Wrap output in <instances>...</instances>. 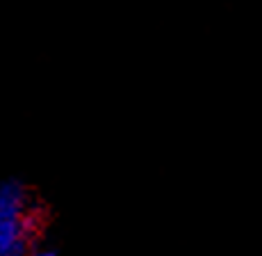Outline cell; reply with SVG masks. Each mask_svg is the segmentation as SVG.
<instances>
[{"instance_id":"obj_1","label":"cell","mask_w":262,"mask_h":256,"mask_svg":"<svg viewBox=\"0 0 262 256\" xmlns=\"http://www.w3.org/2000/svg\"><path fill=\"white\" fill-rule=\"evenodd\" d=\"M25 256H57V249H53V247H43V245L34 243L32 247L28 249V254H25Z\"/></svg>"}]
</instances>
